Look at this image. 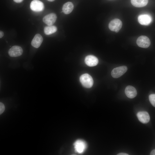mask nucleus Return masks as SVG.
Wrapping results in <instances>:
<instances>
[{"instance_id": "nucleus-1", "label": "nucleus", "mask_w": 155, "mask_h": 155, "mask_svg": "<svg viewBox=\"0 0 155 155\" xmlns=\"http://www.w3.org/2000/svg\"><path fill=\"white\" fill-rule=\"evenodd\" d=\"M80 81L85 88H90L93 86V80L92 77L88 73L82 75L80 77Z\"/></svg>"}, {"instance_id": "nucleus-2", "label": "nucleus", "mask_w": 155, "mask_h": 155, "mask_svg": "<svg viewBox=\"0 0 155 155\" xmlns=\"http://www.w3.org/2000/svg\"><path fill=\"white\" fill-rule=\"evenodd\" d=\"M73 146L75 152L79 154L83 153L87 148V144L86 142L80 139L75 141L74 143Z\"/></svg>"}, {"instance_id": "nucleus-3", "label": "nucleus", "mask_w": 155, "mask_h": 155, "mask_svg": "<svg viewBox=\"0 0 155 155\" xmlns=\"http://www.w3.org/2000/svg\"><path fill=\"white\" fill-rule=\"evenodd\" d=\"M122 23L119 19L116 18L111 20L108 25L110 30L113 31L118 32L122 27Z\"/></svg>"}, {"instance_id": "nucleus-4", "label": "nucleus", "mask_w": 155, "mask_h": 155, "mask_svg": "<svg viewBox=\"0 0 155 155\" xmlns=\"http://www.w3.org/2000/svg\"><path fill=\"white\" fill-rule=\"evenodd\" d=\"M127 68L122 66L113 69L111 71V75L114 78H118L123 75L127 71Z\"/></svg>"}, {"instance_id": "nucleus-5", "label": "nucleus", "mask_w": 155, "mask_h": 155, "mask_svg": "<svg viewBox=\"0 0 155 155\" xmlns=\"http://www.w3.org/2000/svg\"><path fill=\"white\" fill-rule=\"evenodd\" d=\"M30 8L33 11L36 12L42 11L44 9L43 3L39 0H33L30 4Z\"/></svg>"}, {"instance_id": "nucleus-6", "label": "nucleus", "mask_w": 155, "mask_h": 155, "mask_svg": "<svg viewBox=\"0 0 155 155\" xmlns=\"http://www.w3.org/2000/svg\"><path fill=\"white\" fill-rule=\"evenodd\" d=\"M137 45L143 48H147L150 44V41L149 38L145 36H139L137 40Z\"/></svg>"}, {"instance_id": "nucleus-7", "label": "nucleus", "mask_w": 155, "mask_h": 155, "mask_svg": "<svg viewBox=\"0 0 155 155\" xmlns=\"http://www.w3.org/2000/svg\"><path fill=\"white\" fill-rule=\"evenodd\" d=\"M23 52L22 48L18 46H14L11 47L8 51V54L10 56L16 57L21 55Z\"/></svg>"}, {"instance_id": "nucleus-8", "label": "nucleus", "mask_w": 155, "mask_h": 155, "mask_svg": "<svg viewBox=\"0 0 155 155\" xmlns=\"http://www.w3.org/2000/svg\"><path fill=\"white\" fill-rule=\"evenodd\" d=\"M57 18V16L55 13H51L45 16L42 20L44 23L48 26H51L55 23Z\"/></svg>"}, {"instance_id": "nucleus-9", "label": "nucleus", "mask_w": 155, "mask_h": 155, "mask_svg": "<svg viewBox=\"0 0 155 155\" xmlns=\"http://www.w3.org/2000/svg\"><path fill=\"white\" fill-rule=\"evenodd\" d=\"M138 21L141 25H148L151 22L152 18L149 15L147 14H141L138 16Z\"/></svg>"}, {"instance_id": "nucleus-10", "label": "nucleus", "mask_w": 155, "mask_h": 155, "mask_svg": "<svg viewBox=\"0 0 155 155\" xmlns=\"http://www.w3.org/2000/svg\"><path fill=\"white\" fill-rule=\"evenodd\" d=\"M137 116L139 121L143 123H147L150 121V115L146 111L139 112L137 113Z\"/></svg>"}, {"instance_id": "nucleus-11", "label": "nucleus", "mask_w": 155, "mask_h": 155, "mask_svg": "<svg viewBox=\"0 0 155 155\" xmlns=\"http://www.w3.org/2000/svg\"><path fill=\"white\" fill-rule=\"evenodd\" d=\"M85 62L87 65L93 67L96 65L98 64V61L96 57L92 55H88L85 57Z\"/></svg>"}, {"instance_id": "nucleus-12", "label": "nucleus", "mask_w": 155, "mask_h": 155, "mask_svg": "<svg viewBox=\"0 0 155 155\" xmlns=\"http://www.w3.org/2000/svg\"><path fill=\"white\" fill-rule=\"evenodd\" d=\"M43 40V38L42 36L39 34H37L32 39L31 42V45L34 48H38L40 46Z\"/></svg>"}, {"instance_id": "nucleus-13", "label": "nucleus", "mask_w": 155, "mask_h": 155, "mask_svg": "<svg viewBox=\"0 0 155 155\" xmlns=\"http://www.w3.org/2000/svg\"><path fill=\"white\" fill-rule=\"evenodd\" d=\"M125 93L126 96L130 98L135 97L137 94L136 89L131 86H128L126 87L125 89Z\"/></svg>"}, {"instance_id": "nucleus-14", "label": "nucleus", "mask_w": 155, "mask_h": 155, "mask_svg": "<svg viewBox=\"0 0 155 155\" xmlns=\"http://www.w3.org/2000/svg\"><path fill=\"white\" fill-rule=\"evenodd\" d=\"M74 8L73 3L70 2H68L65 3L62 7V11L63 13L68 14L71 13L73 11Z\"/></svg>"}, {"instance_id": "nucleus-15", "label": "nucleus", "mask_w": 155, "mask_h": 155, "mask_svg": "<svg viewBox=\"0 0 155 155\" xmlns=\"http://www.w3.org/2000/svg\"><path fill=\"white\" fill-rule=\"evenodd\" d=\"M148 0H131L132 5L135 7H141L146 6Z\"/></svg>"}, {"instance_id": "nucleus-16", "label": "nucleus", "mask_w": 155, "mask_h": 155, "mask_svg": "<svg viewBox=\"0 0 155 155\" xmlns=\"http://www.w3.org/2000/svg\"><path fill=\"white\" fill-rule=\"evenodd\" d=\"M57 30V27L55 26H45L44 28V32L47 35H49L53 34Z\"/></svg>"}, {"instance_id": "nucleus-17", "label": "nucleus", "mask_w": 155, "mask_h": 155, "mask_svg": "<svg viewBox=\"0 0 155 155\" xmlns=\"http://www.w3.org/2000/svg\"><path fill=\"white\" fill-rule=\"evenodd\" d=\"M149 100L152 105L155 107V94H152L149 96Z\"/></svg>"}, {"instance_id": "nucleus-18", "label": "nucleus", "mask_w": 155, "mask_h": 155, "mask_svg": "<svg viewBox=\"0 0 155 155\" xmlns=\"http://www.w3.org/2000/svg\"><path fill=\"white\" fill-rule=\"evenodd\" d=\"M5 106L4 104L2 102L0 103V114H2L5 110Z\"/></svg>"}, {"instance_id": "nucleus-19", "label": "nucleus", "mask_w": 155, "mask_h": 155, "mask_svg": "<svg viewBox=\"0 0 155 155\" xmlns=\"http://www.w3.org/2000/svg\"><path fill=\"white\" fill-rule=\"evenodd\" d=\"M4 35V33L2 31H0V38H2Z\"/></svg>"}, {"instance_id": "nucleus-20", "label": "nucleus", "mask_w": 155, "mask_h": 155, "mask_svg": "<svg viewBox=\"0 0 155 155\" xmlns=\"http://www.w3.org/2000/svg\"><path fill=\"white\" fill-rule=\"evenodd\" d=\"M150 155H155V149L153 150L150 152Z\"/></svg>"}, {"instance_id": "nucleus-21", "label": "nucleus", "mask_w": 155, "mask_h": 155, "mask_svg": "<svg viewBox=\"0 0 155 155\" xmlns=\"http://www.w3.org/2000/svg\"><path fill=\"white\" fill-rule=\"evenodd\" d=\"M13 0L16 3H20L22 2L23 0Z\"/></svg>"}, {"instance_id": "nucleus-22", "label": "nucleus", "mask_w": 155, "mask_h": 155, "mask_svg": "<svg viewBox=\"0 0 155 155\" xmlns=\"http://www.w3.org/2000/svg\"><path fill=\"white\" fill-rule=\"evenodd\" d=\"M117 155H128V154L125 153H120L118 154Z\"/></svg>"}, {"instance_id": "nucleus-23", "label": "nucleus", "mask_w": 155, "mask_h": 155, "mask_svg": "<svg viewBox=\"0 0 155 155\" xmlns=\"http://www.w3.org/2000/svg\"><path fill=\"white\" fill-rule=\"evenodd\" d=\"M47 0L51 2V1H54L55 0Z\"/></svg>"}]
</instances>
